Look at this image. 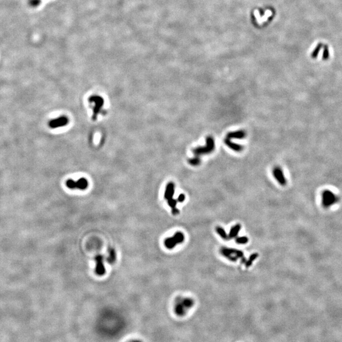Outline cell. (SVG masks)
Segmentation results:
<instances>
[{"label": "cell", "mask_w": 342, "mask_h": 342, "mask_svg": "<svg viewBox=\"0 0 342 342\" xmlns=\"http://www.w3.org/2000/svg\"><path fill=\"white\" fill-rule=\"evenodd\" d=\"M215 150V141L212 136H208L206 138V145L203 146H198L192 150L193 153L196 157L200 155L211 153Z\"/></svg>", "instance_id": "4"}, {"label": "cell", "mask_w": 342, "mask_h": 342, "mask_svg": "<svg viewBox=\"0 0 342 342\" xmlns=\"http://www.w3.org/2000/svg\"><path fill=\"white\" fill-rule=\"evenodd\" d=\"M323 204L326 206H330V205L335 203L337 200V198L332 192H326L323 194Z\"/></svg>", "instance_id": "11"}, {"label": "cell", "mask_w": 342, "mask_h": 342, "mask_svg": "<svg viewBox=\"0 0 342 342\" xmlns=\"http://www.w3.org/2000/svg\"><path fill=\"white\" fill-rule=\"evenodd\" d=\"M272 174L274 177L276 179V180L278 182L280 185L284 186L287 184V181L285 178V176L283 173V171L280 167H275L272 170Z\"/></svg>", "instance_id": "9"}, {"label": "cell", "mask_w": 342, "mask_h": 342, "mask_svg": "<svg viewBox=\"0 0 342 342\" xmlns=\"http://www.w3.org/2000/svg\"><path fill=\"white\" fill-rule=\"evenodd\" d=\"M224 143H225L226 145L228 146L229 148L236 151V152H241V151H242L244 150L243 146L235 143H233L230 139L227 138L224 139Z\"/></svg>", "instance_id": "13"}, {"label": "cell", "mask_w": 342, "mask_h": 342, "mask_svg": "<svg viewBox=\"0 0 342 342\" xmlns=\"http://www.w3.org/2000/svg\"><path fill=\"white\" fill-rule=\"evenodd\" d=\"M89 101L90 103H92L94 104L93 107V115H92V119L96 120L97 116L101 112L102 106L104 104V100L102 97L100 96H92L90 98Z\"/></svg>", "instance_id": "6"}, {"label": "cell", "mask_w": 342, "mask_h": 342, "mask_svg": "<svg viewBox=\"0 0 342 342\" xmlns=\"http://www.w3.org/2000/svg\"><path fill=\"white\" fill-rule=\"evenodd\" d=\"M185 198H186V197H185V195H184V194H179V196L178 197V199H177V201H178V202L182 203V202H183L184 201V200H185Z\"/></svg>", "instance_id": "21"}, {"label": "cell", "mask_w": 342, "mask_h": 342, "mask_svg": "<svg viewBox=\"0 0 342 342\" xmlns=\"http://www.w3.org/2000/svg\"><path fill=\"white\" fill-rule=\"evenodd\" d=\"M68 123H69V119H68V117L65 115H62L58 117L57 119L50 120L48 123V125L51 129H56L67 125Z\"/></svg>", "instance_id": "8"}, {"label": "cell", "mask_w": 342, "mask_h": 342, "mask_svg": "<svg viewBox=\"0 0 342 342\" xmlns=\"http://www.w3.org/2000/svg\"><path fill=\"white\" fill-rule=\"evenodd\" d=\"M220 252L224 257H225L228 260L232 262H236L238 259H241V263H245L247 261L245 256H244V253L241 250H237V249L222 247Z\"/></svg>", "instance_id": "3"}, {"label": "cell", "mask_w": 342, "mask_h": 342, "mask_svg": "<svg viewBox=\"0 0 342 342\" xmlns=\"http://www.w3.org/2000/svg\"><path fill=\"white\" fill-rule=\"evenodd\" d=\"M95 260L96 261L95 273L98 276H103L105 274V268L103 264V256L98 255L95 257Z\"/></svg>", "instance_id": "10"}, {"label": "cell", "mask_w": 342, "mask_h": 342, "mask_svg": "<svg viewBox=\"0 0 342 342\" xmlns=\"http://www.w3.org/2000/svg\"><path fill=\"white\" fill-rule=\"evenodd\" d=\"M174 192H175L174 183L172 182L169 183L167 184V186H166L164 193V198L166 200H167L169 206L171 208L172 214L174 215V216H175V215L179 214V211L176 207V205L178 203L177 200L174 199Z\"/></svg>", "instance_id": "2"}, {"label": "cell", "mask_w": 342, "mask_h": 342, "mask_svg": "<svg viewBox=\"0 0 342 342\" xmlns=\"http://www.w3.org/2000/svg\"><path fill=\"white\" fill-rule=\"evenodd\" d=\"M128 342H143V341L140 340H138V339H134V340H130V341H128Z\"/></svg>", "instance_id": "22"}, {"label": "cell", "mask_w": 342, "mask_h": 342, "mask_svg": "<svg viewBox=\"0 0 342 342\" xmlns=\"http://www.w3.org/2000/svg\"><path fill=\"white\" fill-rule=\"evenodd\" d=\"M216 230L217 233L219 234V235L221 236L223 239H225V240H227V239H229V236H228V234H227V233L226 232L225 229L224 228H222L221 226H217L216 228Z\"/></svg>", "instance_id": "16"}, {"label": "cell", "mask_w": 342, "mask_h": 342, "mask_svg": "<svg viewBox=\"0 0 342 342\" xmlns=\"http://www.w3.org/2000/svg\"><path fill=\"white\" fill-rule=\"evenodd\" d=\"M41 2V0H29V5L32 7H36L40 5Z\"/></svg>", "instance_id": "20"}, {"label": "cell", "mask_w": 342, "mask_h": 342, "mask_svg": "<svg viewBox=\"0 0 342 342\" xmlns=\"http://www.w3.org/2000/svg\"><path fill=\"white\" fill-rule=\"evenodd\" d=\"M193 305L194 300L191 298L179 297L175 302L174 312L177 316L182 317L185 316Z\"/></svg>", "instance_id": "1"}, {"label": "cell", "mask_w": 342, "mask_h": 342, "mask_svg": "<svg viewBox=\"0 0 342 342\" xmlns=\"http://www.w3.org/2000/svg\"><path fill=\"white\" fill-rule=\"evenodd\" d=\"M258 257V254L257 253H254L252 254V255L250 256V257L248 258V259L245 263L246 267H250L252 265V263L253 262V261H255Z\"/></svg>", "instance_id": "17"}, {"label": "cell", "mask_w": 342, "mask_h": 342, "mask_svg": "<svg viewBox=\"0 0 342 342\" xmlns=\"http://www.w3.org/2000/svg\"><path fill=\"white\" fill-rule=\"evenodd\" d=\"M109 257L107 258V262H108L110 264H112L114 263L116 260V252L115 250L113 248L110 247L109 248Z\"/></svg>", "instance_id": "15"}, {"label": "cell", "mask_w": 342, "mask_h": 342, "mask_svg": "<svg viewBox=\"0 0 342 342\" xmlns=\"http://www.w3.org/2000/svg\"><path fill=\"white\" fill-rule=\"evenodd\" d=\"M184 235L182 232H176L172 237L167 238L164 241L165 247L168 249H173L178 244L182 243L184 241Z\"/></svg>", "instance_id": "5"}, {"label": "cell", "mask_w": 342, "mask_h": 342, "mask_svg": "<svg viewBox=\"0 0 342 342\" xmlns=\"http://www.w3.org/2000/svg\"><path fill=\"white\" fill-rule=\"evenodd\" d=\"M88 181L85 178H81L77 181L72 179H68L66 181V186L68 188L71 189L84 190L88 186Z\"/></svg>", "instance_id": "7"}, {"label": "cell", "mask_w": 342, "mask_h": 342, "mask_svg": "<svg viewBox=\"0 0 342 342\" xmlns=\"http://www.w3.org/2000/svg\"><path fill=\"white\" fill-rule=\"evenodd\" d=\"M201 159L199 157H195L194 158L192 159H190L188 160V163L193 166H197L199 165L200 164H201Z\"/></svg>", "instance_id": "18"}, {"label": "cell", "mask_w": 342, "mask_h": 342, "mask_svg": "<svg viewBox=\"0 0 342 342\" xmlns=\"http://www.w3.org/2000/svg\"><path fill=\"white\" fill-rule=\"evenodd\" d=\"M241 226L239 224H236V225H234V226H233L231 229L230 231H229V234H228L229 239H233V238H236L239 231L241 230Z\"/></svg>", "instance_id": "14"}, {"label": "cell", "mask_w": 342, "mask_h": 342, "mask_svg": "<svg viewBox=\"0 0 342 342\" xmlns=\"http://www.w3.org/2000/svg\"><path fill=\"white\" fill-rule=\"evenodd\" d=\"M249 241L248 238L247 236H238L236 238V242L240 245H245Z\"/></svg>", "instance_id": "19"}, {"label": "cell", "mask_w": 342, "mask_h": 342, "mask_svg": "<svg viewBox=\"0 0 342 342\" xmlns=\"http://www.w3.org/2000/svg\"><path fill=\"white\" fill-rule=\"evenodd\" d=\"M247 136L246 131L243 130H239L236 131H231L228 133L226 135V138L231 139H241L245 138Z\"/></svg>", "instance_id": "12"}]
</instances>
